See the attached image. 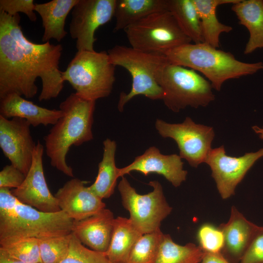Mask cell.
<instances>
[{"instance_id":"32","label":"cell","mask_w":263,"mask_h":263,"mask_svg":"<svg viewBox=\"0 0 263 263\" xmlns=\"http://www.w3.org/2000/svg\"><path fill=\"white\" fill-rule=\"evenodd\" d=\"M197 237L199 246L205 252L221 253L224 245V236L219 227L205 224L199 227Z\"/></svg>"},{"instance_id":"14","label":"cell","mask_w":263,"mask_h":263,"mask_svg":"<svg viewBox=\"0 0 263 263\" xmlns=\"http://www.w3.org/2000/svg\"><path fill=\"white\" fill-rule=\"evenodd\" d=\"M44 147L36 144L30 169L22 184L12 194L21 202L46 213L61 211L57 201L50 192L44 174L42 156Z\"/></svg>"},{"instance_id":"19","label":"cell","mask_w":263,"mask_h":263,"mask_svg":"<svg viewBox=\"0 0 263 263\" xmlns=\"http://www.w3.org/2000/svg\"><path fill=\"white\" fill-rule=\"evenodd\" d=\"M0 115L9 119L18 117L25 119L34 127L40 125H55L62 116L59 110H50L40 107L15 93L0 98Z\"/></svg>"},{"instance_id":"27","label":"cell","mask_w":263,"mask_h":263,"mask_svg":"<svg viewBox=\"0 0 263 263\" xmlns=\"http://www.w3.org/2000/svg\"><path fill=\"white\" fill-rule=\"evenodd\" d=\"M205 252L193 243L182 245L164 234L155 263H200Z\"/></svg>"},{"instance_id":"30","label":"cell","mask_w":263,"mask_h":263,"mask_svg":"<svg viewBox=\"0 0 263 263\" xmlns=\"http://www.w3.org/2000/svg\"><path fill=\"white\" fill-rule=\"evenodd\" d=\"M59 263H112L105 253L86 247L72 233L69 248Z\"/></svg>"},{"instance_id":"35","label":"cell","mask_w":263,"mask_h":263,"mask_svg":"<svg viewBox=\"0 0 263 263\" xmlns=\"http://www.w3.org/2000/svg\"><path fill=\"white\" fill-rule=\"evenodd\" d=\"M26 176L13 165H6L0 172V188H19Z\"/></svg>"},{"instance_id":"22","label":"cell","mask_w":263,"mask_h":263,"mask_svg":"<svg viewBox=\"0 0 263 263\" xmlns=\"http://www.w3.org/2000/svg\"><path fill=\"white\" fill-rule=\"evenodd\" d=\"M169 11V0H116L114 32L127 28L154 13Z\"/></svg>"},{"instance_id":"4","label":"cell","mask_w":263,"mask_h":263,"mask_svg":"<svg viewBox=\"0 0 263 263\" xmlns=\"http://www.w3.org/2000/svg\"><path fill=\"white\" fill-rule=\"evenodd\" d=\"M170 63L203 74L213 89L220 91L226 80L254 74L263 70V63H245L236 59L230 52L214 48L205 42L188 43L168 51Z\"/></svg>"},{"instance_id":"23","label":"cell","mask_w":263,"mask_h":263,"mask_svg":"<svg viewBox=\"0 0 263 263\" xmlns=\"http://www.w3.org/2000/svg\"><path fill=\"white\" fill-rule=\"evenodd\" d=\"M129 218H115L109 248L105 253L112 263H126L135 243L142 235Z\"/></svg>"},{"instance_id":"38","label":"cell","mask_w":263,"mask_h":263,"mask_svg":"<svg viewBox=\"0 0 263 263\" xmlns=\"http://www.w3.org/2000/svg\"><path fill=\"white\" fill-rule=\"evenodd\" d=\"M252 128L259 138L263 139V127L261 128L258 126H254Z\"/></svg>"},{"instance_id":"33","label":"cell","mask_w":263,"mask_h":263,"mask_svg":"<svg viewBox=\"0 0 263 263\" xmlns=\"http://www.w3.org/2000/svg\"><path fill=\"white\" fill-rule=\"evenodd\" d=\"M35 3L33 0H0V11L14 16L22 12L31 21H36L37 16L34 12Z\"/></svg>"},{"instance_id":"24","label":"cell","mask_w":263,"mask_h":263,"mask_svg":"<svg viewBox=\"0 0 263 263\" xmlns=\"http://www.w3.org/2000/svg\"><path fill=\"white\" fill-rule=\"evenodd\" d=\"M103 153L98 164L97 175L90 189L101 199L110 198L113 193L117 179L118 169L115 165L116 143L109 138L103 142Z\"/></svg>"},{"instance_id":"13","label":"cell","mask_w":263,"mask_h":263,"mask_svg":"<svg viewBox=\"0 0 263 263\" xmlns=\"http://www.w3.org/2000/svg\"><path fill=\"white\" fill-rule=\"evenodd\" d=\"M31 125L25 119L6 118L0 115V147L11 164L25 176L32 163L36 144L31 134Z\"/></svg>"},{"instance_id":"7","label":"cell","mask_w":263,"mask_h":263,"mask_svg":"<svg viewBox=\"0 0 263 263\" xmlns=\"http://www.w3.org/2000/svg\"><path fill=\"white\" fill-rule=\"evenodd\" d=\"M165 105L173 112L187 107H206L215 100L209 81L195 71L169 63L158 78Z\"/></svg>"},{"instance_id":"37","label":"cell","mask_w":263,"mask_h":263,"mask_svg":"<svg viewBox=\"0 0 263 263\" xmlns=\"http://www.w3.org/2000/svg\"><path fill=\"white\" fill-rule=\"evenodd\" d=\"M0 263H27L10 256L4 251L0 249Z\"/></svg>"},{"instance_id":"26","label":"cell","mask_w":263,"mask_h":263,"mask_svg":"<svg viewBox=\"0 0 263 263\" xmlns=\"http://www.w3.org/2000/svg\"><path fill=\"white\" fill-rule=\"evenodd\" d=\"M169 11L191 41L204 42L201 20L193 0H169Z\"/></svg>"},{"instance_id":"25","label":"cell","mask_w":263,"mask_h":263,"mask_svg":"<svg viewBox=\"0 0 263 263\" xmlns=\"http://www.w3.org/2000/svg\"><path fill=\"white\" fill-rule=\"evenodd\" d=\"M240 0H193L199 14L204 42L218 48L219 38L223 33H229L232 27L220 22L216 16L217 8L220 5L233 4Z\"/></svg>"},{"instance_id":"21","label":"cell","mask_w":263,"mask_h":263,"mask_svg":"<svg viewBox=\"0 0 263 263\" xmlns=\"http://www.w3.org/2000/svg\"><path fill=\"white\" fill-rule=\"evenodd\" d=\"M239 23L245 26L249 33L244 54H249L263 48V0H240L232 4Z\"/></svg>"},{"instance_id":"5","label":"cell","mask_w":263,"mask_h":263,"mask_svg":"<svg viewBox=\"0 0 263 263\" xmlns=\"http://www.w3.org/2000/svg\"><path fill=\"white\" fill-rule=\"evenodd\" d=\"M111 63L127 70L132 78L130 91L120 94L117 108L124 106L134 97L143 95L151 100L162 99L163 90L158 78L169 63L165 55L143 52L131 47L116 45L107 52Z\"/></svg>"},{"instance_id":"18","label":"cell","mask_w":263,"mask_h":263,"mask_svg":"<svg viewBox=\"0 0 263 263\" xmlns=\"http://www.w3.org/2000/svg\"><path fill=\"white\" fill-rule=\"evenodd\" d=\"M114 219L113 213L104 208L87 218L74 221L72 233L90 249L106 253L110 244Z\"/></svg>"},{"instance_id":"16","label":"cell","mask_w":263,"mask_h":263,"mask_svg":"<svg viewBox=\"0 0 263 263\" xmlns=\"http://www.w3.org/2000/svg\"><path fill=\"white\" fill-rule=\"evenodd\" d=\"M86 182L72 178L55 194L61 209L75 221L87 218L105 208V204L85 186Z\"/></svg>"},{"instance_id":"12","label":"cell","mask_w":263,"mask_h":263,"mask_svg":"<svg viewBox=\"0 0 263 263\" xmlns=\"http://www.w3.org/2000/svg\"><path fill=\"white\" fill-rule=\"evenodd\" d=\"M263 157V148L256 152L245 153L240 157L227 155L224 146L211 149L205 163L211 170V176L223 199L234 194L237 186L247 172Z\"/></svg>"},{"instance_id":"3","label":"cell","mask_w":263,"mask_h":263,"mask_svg":"<svg viewBox=\"0 0 263 263\" xmlns=\"http://www.w3.org/2000/svg\"><path fill=\"white\" fill-rule=\"evenodd\" d=\"M95 105V101L71 94L59 105L62 116L44 137L51 166L69 177H74V173L66 163V155L72 145L78 146L93 139Z\"/></svg>"},{"instance_id":"1","label":"cell","mask_w":263,"mask_h":263,"mask_svg":"<svg viewBox=\"0 0 263 263\" xmlns=\"http://www.w3.org/2000/svg\"><path fill=\"white\" fill-rule=\"evenodd\" d=\"M20 21L19 14L0 11V98L12 93L33 98L38 77L42 82L38 100L56 98L64 82L59 69L62 46L32 42L24 35Z\"/></svg>"},{"instance_id":"20","label":"cell","mask_w":263,"mask_h":263,"mask_svg":"<svg viewBox=\"0 0 263 263\" xmlns=\"http://www.w3.org/2000/svg\"><path fill=\"white\" fill-rule=\"evenodd\" d=\"M78 0H53L43 3H35V11L40 16L44 32L42 41L51 39H63L67 32L65 30L66 18Z\"/></svg>"},{"instance_id":"15","label":"cell","mask_w":263,"mask_h":263,"mask_svg":"<svg viewBox=\"0 0 263 263\" xmlns=\"http://www.w3.org/2000/svg\"><path fill=\"white\" fill-rule=\"evenodd\" d=\"M181 157L172 154L165 155L155 146L149 148L143 154L135 158L129 165L119 169V177L136 171L147 176L156 173L163 176L174 187H179L186 180L188 172L183 169Z\"/></svg>"},{"instance_id":"8","label":"cell","mask_w":263,"mask_h":263,"mask_svg":"<svg viewBox=\"0 0 263 263\" xmlns=\"http://www.w3.org/2000/svg\"><path fill=\"white\" fill-rule=\"evenodd\" d=\"M124 31L131 47L153 54L165 55L169 50L192 41L169 11L150 15Z\"/></svg>"},{"instance_id":"6","label":"cell","mask_w":263,"mask_h":263,"mask_svg":"<svg viewBox=\"0 0 263 263\" xmlns=\"http://www.w3.org/2000/svg\"><path fill=\"white\" fill-rule=\"evenodd\" d=\"M115 67L106 51H77L66 69L61 72L62 78L77 95L95 101L111 93L115 80Z\"/></svg>"},{"instance_id":"28","label":"cell","mask_w":263,"mask_h":263,"mask_svg":"<svg viewBox=\"0 0 263 263\" xmlns=\"http://www.w3.org/2000/svg\"><path fill=\"white\" fill-rule=\"evenodd\" d=\"M163 235L160 228L143 234L133 246L126 263H155Z\"/></svg>"},{"instance_id":"11","label":"cell","mask_w":263,"mask_h":263,"mask_svg":"<svg viewBox=\"0 0 263 263\" xmlns=\"http://www.w3.org/2000/svg\"><path fill=\"white\" fill-rule=\"evenodd\" d=\"M116 0H78L72 9L69 31L77 51H94L96 30L114 17Z\"/></svg>"},{"instance_id":"17","label":"cell","mask_w":263,"mask_h":263,"mask_svg":"<svg viewBox=\"0 0 263 263\" xmlns=\"http://www.w3.org/2000/svg\"><path fill=\"white\" fill-rule=\"evenodd\" d=\"M259 226L232 206L228 221L219 226L224 236L221 254L230 263H239Z\"/></svg>"},{"instance_id":"2","label":"cell","mask_w":263,"mask_h":263,"mask_svg":"<svg viewBox=\"0 0 263 263\" xmlns=\"http://www.w3.org/2000/svg\"><path fill=\"white\" fill-rule=\"evenodd\" d=\"M74 221L61 210L40 211L19 201L8 188H0V244L29 238L43 239L72 233Z\"/></svg>"},{"instance_id":"36","label":"cell","mask_w":263,"mask_h":263,"mask_svg":"<svg viewBox=\"0 0 263 263\" xmlns=\"http://www.w3.org/2000/svg\"><path fill=\"white\" fill-rule=\"evenodd\" d=\"M200 263H230L221 254L205 252Z\"/></svg>"},{"instance_id":"34","label":"cell","mask_w":263,"mask_h":263,"mask_svg":"<svg viewBox=\"0 0 263 263\" xmlns=\"http://www.w3.org/2000/svg\"><path fill=\"white\" fill-rule=\"evenodd\" d=\"M239 263H263V226H259Z\"/></svg>"},{"instance_id":"31","label":"cell","mask_w":263,"mask_h":263,"mask_svg":"<svg viewBox=\"0 0 263 263\" xmlns=\"http://www.w3.org/2000/svg\"><path fill=\"white\" fill-rule=\"evenodd\" d=\"M10 256L27 263H42L39 246V239L29 238L14 243L0 246Z\"/></svg>"},{"instance_id":"9","label":"cell","mask_w":263,"mask_h":263,"mask_svg":"<svg viewBox=\"0 0 263 263\" xmlns=\"http://www.w3.org/2000/svg\"><path fill=\"white\" fill-rule=\"evenodd\" d=\"M149 185L152 190L143 195L138 193L124 176L118 186L123 207L129 212V219L142 234L159 229L161 223L172 211L161 184L154 180Z\"/></svg>"},{"instance_id":"10","label":"cell","mask_w":263,"mask_h":263,"mask_svg":"<svg viewBox=\"0 0 263 263\" xmlns=\"http://www.w3.org/2000/svg\"><path fill=\"white\" fill-rule=\"evenodd\" d=\"M155 127L162 137L170 138L176 142L179 156L190 166L197 168L205 163L215 136L212 127L196 124L189 117L181 123H169L157 119Z\"/></svg>"},{"instance_id":"29","label":"cell","mask_w":263,"mask_h":263,"mask_svg":"<svg viewBox=\"0 0 263 263\" xmlns=\"http://www.w3.org/2000/svg\"><path fill=\"white\" fill-rule=\"evenodd\" d=\"M71 234L39 239L42 263H59L68 253Z\"/></svg>"}]
</instances>
